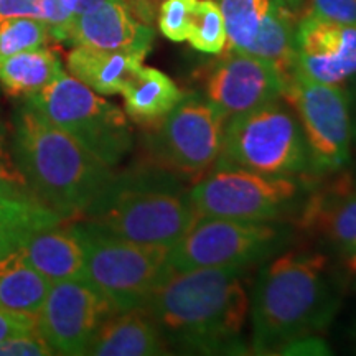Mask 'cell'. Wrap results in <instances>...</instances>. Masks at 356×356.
<instances>
[{
  "instance_id": "obj_11",
  "label": "cell",
  "mask_w": 356,
  "mask_h": 356,
  "mask_svg": "<svg viewBox=\"0 0 356 356\" xmlns=\"http://www.w3.org/2000/svg\"><path fill=\"white\" fill-rule=\"evenodd\" d=\"M282 231L270 222L200 216L168 251L172 270L239 267L249 269L273 256Z\"/></svg>"
},
{
  "instance_id": "obj_37",
  "label": "cell",
  "mask_w": 356,
  "mask_h": 356,
  "mask_svg": "<svg viewBox=\"0 0 356 356\" xmlns=\"http://www.w3.org/2000/svg\"><path fill=\"white\" fill-rule=\"evenodd\" d=\"M350 340H351V343H353L355 350H356V320L353 322V327H351V332H350Z\"/></svg>"
},
{
  "instance_id": "obj_17",
  "label": "cell",
  "mask_w": 356,
  "mask_h": 356,
  "mask_svg": "<svg viewBox=\"0 0 356 356\" xmlns=\"http://www.w3.org/2000/svg\"><path fill=\"white\" fill-rule=\"evenodd\" d=\"M168 345L145 307L111 314L97 328L86 355L154 356L167 355Z\"/></svg>"
},
{
  "instance_id": "obj_12",
  "label": "cell",
  "mask_w": 356,
  "mask_h": 356,
  "mask_svg": "<svg viewBox=\"0 0 356 356\" xmlns=\"http://www.w3.org/2000/svg\"><path fill=\"white\" fill-rule=\"evenodd\" d=\"M114 312L88 280H61L51 284L37 314L38 333L55 355H86L99 325Z\"/></svg>"
},
{
  "instance_id": "obj_23",
  "label": "cell",
  "mask_w": 356,
  "mask_h": 356,
  "mask_svg": "<svg viewBox=\"0 0 356 356\" xmlns=\"http://www.w3.org/2000/svg\"><path fill=\"white\" fill-rule=\"evenodd\" d=\"M63 221L42 203L0 200V257L19 249L35 231Z\"/></svg>"
},
{
  "instance_id": "obj_26",
  "label": "cell",
  "mask_w": 356,
  "mask_h": 356,
  "mask_svg": "<svg viewBox=\"0 0 356 356\" xmlns=\"http://www.w3.org/2000/svg\"><path fill=\"white\" fill-rule=\"evenodd\" d=\"M44 22L37 19H13L0 24V63L19 53L37 50L50 42Z\"/></svg>"
},
{
  "instance_id": "obj_6",
  "label": "cell",
  "mask_w": 356,
  "mask_h": 356,
  "mask_svg": "<svg viewBox=\"0 0 356 356\" xmlns=\"http://www.w3.org/2000/svg\"><path fill=\"white\" fill-rule=\"evenodd\" d=\"M215 167H233L270 177L309 170L299 119L282 96L226 122Z\"/></svg>"
},
{
  "instance_id": "obj_1",
  "label": "cell",
  "mask_w": 356,
  "mask_h": 356,
  "mask_svg": "<svg viewBox=\"0 0 356 356\" xmlns=\"http://www.w3.org/2000/svg\"><path fill=\"white\" fill-rule=\"evenodd\" d=\"M246 270H170L145 304L167 345L185 353H246L243 332L251 304Z\"/></svg>"
},
{
  "instance_id": "obj_35",
  "label": "cell",
  "mask_w": 356,
  "mask_h": 356,
  "mask_svg": "<svg viewBox=\"0 0 356 356\" xmlns=\"http://www.w3.org/2000/svg\"><path fill=\"white\" fill-rule=\"evenodd\" d=\"M111 2V0H78V6H76V17L81 15V13H86L92 8L102 6V3Z\"/></svg>"
},
{
  "instance_id": "obj_9",
  "label": "cell",
  "mask_w": 356,
  "mask_h": 356,
  "mask_svg": "<svg viewBox=\"0 0 356 356\" xmlns=\"http://www.w3.org/2000/svg\"><path fill=\"white\" fill-rule=\"evenodd\" d=\"M282 97L299 119L310 170L317 175L341 170L350 162L353 142L348 92L296 73Z\"/></svg>"
},
{
  "instance_id": "obj_31",
  "label": "cell",
  "mask_w": 356,
  "mask_h": 356,
  "mask_svg": "<svg viewBox=\"0 0 356 356\" xmlns=\"http://www.w3.org/2000/svg\"><path fill=\"white\" fill-rule=\"evenodd\" d=\"M309 13L338 24H356V0H310Z\"/></svg>"
},
{
  "instance_id": "obj_3",
  "label": "cell",
  "mask_w": 356,
  "mask_h": 356,
  "mask_svg": "<svg viewBox=\"0 0 356 356\" xmlns=\"http://www.w3.org/2000/svg\"><path fill=\"white\" fill-rule=\"evenodd\" d=\"M10 149L35 197L66 221L81 218L115 175L29 102L13 114Z\"/></svg>"
},
{
  "instance_id": "obj_33",
  "label": "cell",
  "mask_w": 356,
  "mask_h": 356,
  "mask_svg": "<svg viewBox=\"0 0 356 356\" xmlns=\"http://www.w3.org/2000/svg\"><path fill=\"white\" fill-rule=\"evenodd\" d=\"M13 19L42 20V0H0V24Z\"/></svg>"
},
{
  "instance_id": "obj_15",
  "label": "cell",
  "mask_w": 356,
  "mask_h": 356,
  "mask_svg": "<svg viewBox=\"0 0 356 356\" xmlns=\"http://www.w3.org/2000/svg\"><path fill=\"white\" fill-rule=\"evenodd\" d=\"M134 0H111L86 13L74 17L68 38L74 47L149 55L154 30L149 17L140 12Z\"/></svg>"
},
{
  "instance_id": "obj_19",
  "label": "cell",
  "mask_w": 356,
  "mask_h": 356,
  "mask_svg": "<svg viewBox=\"0 0 356 356\" xmlns=\"http://www.w3.org/2000/svg\"><path fill=\"white\" fill-rule=\"evenodd\" d=\"M145 56L124 51L74 47L66 58L71 76L101 96L121 95L129 79L144 65Z\"/></svg>"
},
{
  "instance_id": "obj_18",
  "label": "cell",
  "mask_w": 356,
  "mask_h": 356,
  "mask_svg": "<svg viewBox=\"0 0 356 356\" xmlns=\"http://www.w3.org/2000/svg\"><path fill=\"white\" fill-rule=\"evenodd\" d=\"M22 254L50 284L61 280H86V259L81 239L66 221L47 226L20 246Z\"/></svg>"
},
{
  "instance_id": "obj_22",
  "label": "cell",
  "mask_w": 356,
  "mask_h": 356,
  "mask_svg": "<svg viewBox=\"0 0 356 356\" xmlns=\"http://www.w3.org/2000/svg\"><path fill=\"white\" fill-rule=\"evenodd\" d=\"M63 73L60 58L48 47L19 53L0 63V86L8 96L37 95Z\"/></svg>"
},
{
  "instance_id": "obj_7",
  "label": "cell",
  "mask_w": 356,
  "mask_h": 356,
  "mask_svg": "<svg viewBox=\"0 0 356 356\" xmlns=\"http://www.w3.org/2000/svg\"><path fill=\"white\" fill-rule=\"evenodd\" d=\"M25 102L111 167L131 152L134 134L127 114L65 71Z\"/></svg>"
},
{
  "instance_id": "obj_2",
  "label": "cell",
  "mask_w": 356,
  "mask_h": 356,
  "mask_svg": "<svg viewBox=\"0 0 356 356\" xmlns=\"http://www.w3.org/2000/svg\"><path fill=\"white\" fill-rule=\"evenodd\" d=\"M328 273V257L315 251H289L262 266L249 304L254 353L315 338L332 322L337 296Z\"/></svg>"
},
{
  "instance_id": "obj_5",
  "label": "cell",
  "mask_w": 356,
  "mask_h": 356,
  "mask_svg": "<svg viewBox=\"0 0 356 356\" xmlns=\"http://www.w3.org/2000/svg\"><path fill=\"white\" fill-rule=\"evenodd\" d=\"M71 225L84 248L86 280L115 312L145 307L172 270L170 249L127 241L83 218Z\"/></svg>"
},
{
  "instance_id": "obj_36",
  "label": "cell",
  "mask_w": 356,
  "mask_h": 356,
  "mask_svg": "<svg viewBox=\"0 0 356 356\" xmlns=\"http://www.w3.org/2000/svg\"><path fill=\"white\" fill-rule=\"evenodd\" d=\"M355 108L351 111V126H353V139L356 140V96H355Z\"/></svg>"
},
{
  "instance_id": "obj_21",
  "label": "cell",
  "mask_w": 356,
  "mask_h": 356,
  "mask_svg": "<svg viewBox=\"0 0 356 356\" xmlns=\"http://www.w3.org/2000/svg\"><path fill=\"white\" fill-rule=\"evenodd\" d=\"M50 286L30 266L20 248L0 257V309L37 315Z\"/></svg>"
},
{
  "instance_id": "obj_13",
  "label": "cell",
  "mask_w": 356,
  "mask_h": 356,
  "mask_svg": "<svg viewBox=\"0 0 356 356\" xmlns=\"http://www.w3.org/2000/svg\"><path fill=\"white\" fill-rule=\"evenodd\" d=\"M284 83L273 65L248 53L228 51L211 66L204 99L226 122L282 96Z\"/></svg>"
},
{
  "instance_id": "obj_32",
  "label": "cell",
  "mask_w": 356,
  "mask_h": 356,
  "mask_svg": "<svg viewBox=\"0 0 356 356\" xmlns=\"http://www.w3.org/2000/svg\"><path fill=\"white\" fill-rule=\"evenodd\" d=\"M38 330V317L33 314H20L0 309V341L7 338Z\"/></svg>"
},
{
  "instance_id": "obj_10",
  "label": "cell",
  "mask_w": 356,
  "mask_h": 356,
  "mask_svg": "<svg viewBox=\"0 0 356 356\" xmlns=\"http://www.w3.org/2000/svg\"><path fill=\"white\" fill-rule=\"evenodd\" d=\"M300 186L292 177H270L215 167L188 191L198 216L269 222L292 208Z\"/></svg>"
},
{
  "instance_id": "obj_25",
  "label": "cell",
  "mask_w": 356,
  "mask_h": 356,
  "mask_svg": "<svg viewBox=\"0 0 356 356\" xmlns=\"http://www.w3.org/2000/svg\"><path fill=\"white\" fill-rule=\"evenodd\" d=\"M186 42L195 50L216 55L226 48V30L216 0H197L191 12Z\"/></svg>"
},
{
  "instance_id": "obj_8",
  "label": "cell",
  "mask_w": 356,
  "mask_h": 356,
  "mask_svg": "<svg viewBox=\"0 0 356 356\" xmlns=\"http://www.w3.org/2000/svg\"><path fill=\"white\" fill-rule=\"evenodd\" d=\"M225 127V119L204 97L184 95L167 118L145 129L144 152L149 165L200 180L216 165Z\"/></svg>"
},
{
  "instance_id": "obj_29",
  "label": "cell",
  "mask_w": 356,
  "mask_h": 356,
  "mask_svg": "<svg viewBox=\"0 0 356 356\" xmlns=\"http://www.w3.org/2000/svg\"><path fill=\"white\" fill-rule=\"evenodd\" d=\"M76 6L78 0H42V22L47 25L51 38L66 42L76 17Z\"/></svg>"
},
{
  "instance_id": "obj_14",
  "label": "cell",
  "mask_w": 356,
  "mask_h": 356,
  "mask_svg": "<svg viewBox=\"0 0 356 356\" xmlns=\"http://www.w3.org/2000/svg\"><path fill=\"white\" fill-rule=\"evenodd\" d=\"M296 73L343 86L356 76V24L305 15L296 29Z\"/></svg>"
},
{
  "instance_id": "obj_4",
  "label": "cell",
  "mask_w": 356,
  "mask_h": 356,
  "mask_svg": "<svg viewBox=\"0 0 356 356\" xmlns=\"http://www.w3.org/2000/svg\"><path fill=\"white\" fill-rule=\"evenodd\" d=\"M81 218L127 241L170 249L200 216L178 177L147 165L114 175Z\"/></svg>"
},
{
  "instance_id": "obj_28",
  "label": "cell",
  "mask_w": 356,
  "mask_h": 356,
  "mask_svg": "<svg viewBox=\"0 0 356 356\" xmlns=\"http://www.w3.org/2000/svg\"><path fill=\"white\" fill-rule=\"evenodd\" d=\"M197 0H165L159 8V30L172 42H186Z\"/></svg>"
},
{
  "instance_id": "obj_27",
  "label": "cell",
  "mask_w": 356,
  "mask_h": 356,
  "mask_svg": "<svg viewBox=\"0 0 356 356\" xmlns=\"http://www.w3.org/2000/svg\"><path fill=\"white\" fill-rule=\"evenodd\" d=\"M0 200L42 203L35 197L25 177L22 175L20 168L13 159L10 142L6 140L2 127H0Z\"/></svg>"
},
{
  "instance_id": "obj_24",
  "label": "cell",
  "mask_w": 356,
  "mask_h": 356,
  "mask_svg": "<svg viewBox=\"0 0 356 356\" xmlns=\"http://www.w3.org/2000/svg\"><path fill=\"white\" fill-rule=\"evenodd\" d=\"M275 2L277 0H218L228 51L249 53Z\"/></svg>"
},
{
  "instance_id": "obj_34",
  "label": "cell",
  "mask_w": 356,
  "mask_h": 356,
  "mask_svg": "<svg viewBox=\"0 0 356 356\" xmlns=\"http://www.w3.org/2000/svg\"><path fill=\"white\" fill-rule=\"evenodd\" d=\"M343 273L356 284V248L343 254Z\"/></svg>"
},
{
  "instance_id": "obj_30",
  "label": "cell",
  "mask_w": 356,
  "mask_h": 356,
  "mask_svg": "<svg viewBox=\"0 0 356 356\" xmlns=\"http://www.w3.org/2000/svg\"><path fill=\"white\" fill-rule=\"evenodd\" d=\"M55 355L50 345L37 332L22 333L0 341V356H50Z\"/></svg>"
},
{
  "instance_id": "obj_16",
  "label": "cell",
  "mask_w": 356,
  "mask_h": 356,
  "mask_svg": "<svg viewBox=\"0 0 356 356\" xmlns=\"http://www.w3.org/2000/svg\"><path fill=\"white\" fill-rule=\"evenodd\" d=\"M333 175V180L312 191L297 222L302 231L345 254L356 248V180L340 170Z\"/></svg>"
},
{
  "instance_id": "obj_20",
  "label": "cell",
  "mask_w": 356,
  "mask_h": 356,
  "mask_svg": "<svg viewBox=\"0 0 356 356\" xmlns=\"http://www.w3.org/2000/svg\"><path fill=\"white\" fill-rule=\"evenodd\" d=\"M124 113L140 127L150 129L167 118L185 92L157 68L142 65L122 89Z\"/></svg>"
}]
</instances>
